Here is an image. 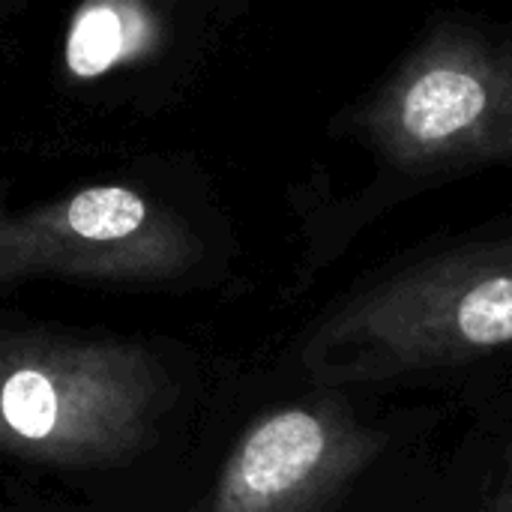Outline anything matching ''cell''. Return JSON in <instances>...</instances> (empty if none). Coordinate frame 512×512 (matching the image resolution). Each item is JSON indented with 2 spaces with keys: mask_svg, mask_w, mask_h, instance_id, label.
Returning <instances> with one entry per match:
<instances>
[{
  "mask_svg": "<svg viewBox=\"0 0 512 512\" xmlns=\"http://www.w3.org/2000/svg\"><path fill=\"white\" fill-rule=\"evenodd\" d=\"M512 345V237L453 246L333 309L303 345L318 384H375Z\"/></svg>",
  "mask_w": 512,
  "mask_h": 512,
  "instance_id": "cell-1",
  "label": "cell"
},
{
  "mask_svg": "<svg viewBox=\"0 0 512 512\" xmlns=\"http://www.w3.org/2000/svg\"><path fill=\"white\" fill-rule=\"evenodd\" d=\"M384 450L348 405H288L255 420L231 450L210 512H321Z\"/></svg>",
  "mask_w": 512,
  "mask_h": 512,
  "instance_id": "cell-5",
  "label": "cell"
},
{
  "mask_svg": "<svg viewBox=\"0 0 512 512\" xmlns=\"http://www.w3.org/2000/svg\"><path fill=\"white\" fill-rule=\"evenodd\" d=\"M495 512H512V444L504 456V474H501V486L495 495Z\"/></svg>",
  "mask_w": 512,
  "mask_h": 512,
  "instance_id": "cell-7",
  "label": "cell"
},
{
  "mask_svg": "<svg viewBox=\"0 0 512 512\" xmlns=\"http://www.w3.org/2000/svg\"><path fill=\"white\" fill-rule=\"evenodd\" d=\"M201 258L192 228L126 186H84L27 210H0V288L75 279L120 288L165 285Z\"/></svg>",
  "mask_w": 512,
  "mask_h": 512,
  "instance_id": "cell-4",
  "label": "cell"
},
{
  "mask_svg": "<svg viewBox=\"0 0 512 512\" xmlns=\"http://www.w3.org/2000/svg\"><path fill=\"white\" fill-rule=\"evenodd\" d=\"M177 387L135 342L57 333L0 336V456L111 468L147 453Z\"/></svg>",
  "mask_w": 512,
  "mask_h": 512,
  "instance_id": "cell-2",
  "label": "cell"
},
{
  "mask_svg": "<svg viewBox=\"0 0 512 512\" xmlns=\"http://www.w3.org/2000/svg\"><path fill=\"white\" fill-rule=\"evenodd\" d=\"M354 123L405 171L512 159V48L441 24L363 102Z\"/></svg>",
  "mask_w": 512,
  "mask_h": 512,
  "instance_id": "cell-3",
  "label": "cell"
},
{
  "mask_svg": "<svg viewBox=\"0 0 512 512\" xmlns=\"http://www.w3.org/2000/svg\"><path fill=\"white\" fill-rule=\"evenodd\" d=\"M150 24L144 9L123 3H93L81 9L66 42V63L75 75H102L120 57L138 51L147 42Z\"/></svg>",
  "mask_w": 512,
  "mask_h": 512,
  "instance_id": "cell-6",
  "label": "cell"
}]
</instances>
